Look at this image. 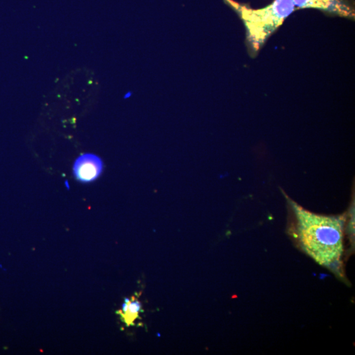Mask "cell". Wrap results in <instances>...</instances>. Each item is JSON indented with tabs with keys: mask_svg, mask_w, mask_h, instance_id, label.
I'll list each match as a JSON object with an SVG mask.
<instances>
[{
	"mask_svg": "<svg viewBox=\"0 0 355 355\" xmlns=\"http://www.w3.org/2000/svg\"><path fill=\"white\" fill-rule=\"evenodd\" d=\"M303 250L318 264L338 271L343 253V216L316 215L290 201Z\"/></svg>",
	"mask_w": 355,
	"mask_h": 355,
	"instance_id": "obj_1",
	"label": "cell"
},
{
	"mask_svg": "<svg viewBox=\"0 0 355 355\" xmlns=\"http://www.w3.org/2000/svg\"><path fill=\"white\" fill-rule=\"evenodd\" d=\"M240 14L247 32V41L253 52H257L267 38L295 10L292 0H275L268 7L252 10L228 0Z\"/></svg>",
	"mask_w": 355,
	"mask_h": 355,
	"instance_id": "obj_2",
	"label": "cell"
},
{
	"mask_svg": "<svg viewBox=\"0 0 355 355\" xmlns=\"http://www.w3.org/2000/svg\"><path fill=\"white\" fill-rule=\"evenodd\" d=\"M104 162L99 156L85 153L79 156L73 164V174L77 181L90 183L96 181L102 174Z\"/></svg>",
	"mask_w": 355,
	"mask_h": 355,
	"instance_id": "obj_3",
	"label": "cell"
},
{
	"mask_svg": "<svg viewBox=\"0 0 355 355\" xmlns=\"http://www.w3.org/2000/svg\"><path fill=\"white\" fill-rule=\"evenodd\" d=\"M294 6L299 8H316L339 15L352 17L354 14L349 6L342 0H292Z\"/></svg>",
	"mask_w": 355,
	"mask_h": 355,
	"instance_id": "obj_4",
	"label": "cell"
},
{
	"mask_svg": "<svg viewBox=\"0 0 355 355\" xmlns=\"http://www.w3.org/2000/svg\"><path fill=\"white\" fill-rule=\"evenodd\" d=\"M142 306L138 297L132 296L131 298H126L122 309L117 313L121 316L123 322L127 326H133L134 322L140 318V314L142 312Z\"/></svg>",
	"mask_w": 355,
	"mask_h": 355,
	"instance_id": "obj_5",
	"label": "cell"
},
{
	"mask_svg": "<svg viewBox=\"0 0 355 355\" xmlns=\"http://www.w3.org/2000/svg\"><path fill=\"white\" fill-rule=\"evenodd\" d=\"M130 95H131V94L128 93L127 96H125V98H127L129 97V96Z\"/></svg>",
	"mask_w": 355,
	"mask_h": 355,
	"instance_id": "obj_6",
	"label": "cell"
}]
</instances>
